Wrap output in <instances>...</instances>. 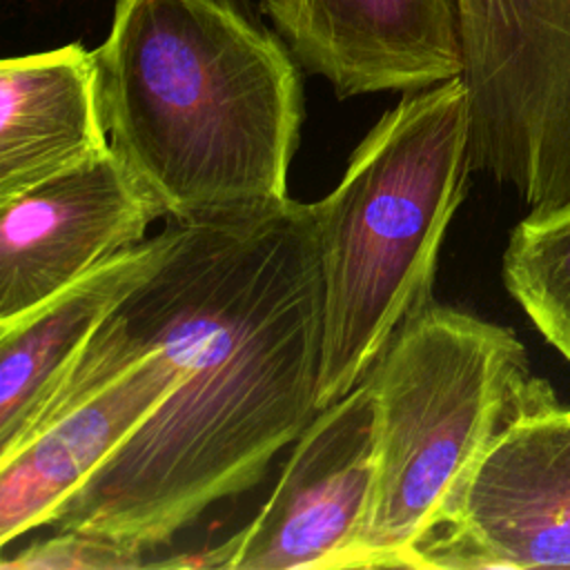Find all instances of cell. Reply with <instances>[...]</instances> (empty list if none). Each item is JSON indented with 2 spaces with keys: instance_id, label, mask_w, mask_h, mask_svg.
<instances>
[{
  "instance_id": "14",
  "label": "cell",
  "mask_w": 570,
  "mask_h": 570,
  "mask_svg": "<svg viewBox=\"0 0 570 570\" xmlns=\"http://www.w3.org/2000/svg\"><path fill=\"white\" fill-rule=\"evenodd\" d=\"M187 568L185 554L163 559L158 550L89 530H53L18 552L2 550L0 570H142Z\"/></svg>"
},
{
  "instance_id": "8",
  "label": "cell",
  "mask_w": 570,
  "mask_h": 570,
  "mask_svg": "<svg viewBox=\"0 0 570 570\" xmlns=\"http://www.w3.org/2000/svg\"><path fill=\"white\" fill-rule=\"evenodd\" d=\"M163 207L114 147L0 203V323L147 240Z\"/></svg>"
},
{
  "instance_id": "7",
  "label": "cell",
  "mask_w": 570,
  "mask_h": 570,
  "mask_svg": "<svg viewBox=\"0 0 570 570\" xmlns=\"http://www.w3.org/2000/svg\"><path fill=\"white\" fill-rule=\"evenodd\" d=\"M379 419V396L365 381L318 410L254 521L189 554V568H356L376 494Z\"/></svg>"
},
{
  "instance_id": "6",
  "label": "cell",
  "mask_w": 570,
  "mask_h": 570,
  "mask_svg": "<svg viewBox=\"0 0 570 570\" xmlns=\"http://www.w3.org/2000/svg\"><path fill=\"white\" fill-rule=\"evenodd\" d=\"M570 568V407L534 376L414 557V570Z\"/></svg>"
},
{
  "instance_id": "5",
  "label": "cell",
  "mask_w": 570,
  "mask_h": 570,
  "mask_svg": "<svg viewBox=\"0 0 570 570\" xmlns=\"http://www.w3.org/2000/svg\"><path fill=\"white\" fill-rule=\"evenodd\" d=\"M470 165L530 212L570 203V0H454Z\"/></svg>"
},
{
  "instance_id": "9",
  "label": "cell",
  "mask_w": 570,
  "mask_h": 570,
  "mask_svg": "<svg viewBox=\"0 0 570 570\" xmlns=\"http://www.w3.org/2000/svg\"><path fill=\"white\" fill-rule=\"evenodd\" d=\"M261 9L338 98L419 91L463 71L454 0H261Z\"/></svg>"
},
{
  "instance_id": "10",
  "label": "cell",
  "mask_w": 570,
  "mask_h": 570,
  "mask_svg": "<svg viewBox=\"0 0 570 570\" xmlns=\"http://www.w3.org/2000/svg\"><path fill=\"white\" fill-rule=\"evenodd\" d=\"M185 376V365L154 345L100 392L0 459V550L47 525Z\"/></svg>"
},
{
  "instance_id": "12",
  "label": "cell",
  "mask_w": 570,
  "mask_h": 570,
  "mask_svg": "<svg viewBox=\"0 0 570 570\" xmlns=\"http://www.w3.org/2000/svg\"><path fill=\"white\" fill-rule=\"evenodd\" d=\"M165 232L120 252L20 318L0 323V459L31 434L91 334L149 276Z\"/></svg>"
},
{
  "instance_id": "3",
  "label": "cell",
  "mask_w": 570,
  "mask_h": 570,
  "mask_svg": "<svg viewBox=\"0 0 570 570\" xmlns=\"http://www.w3.org/2000/svg\"><path fill=\"white\" fill-rule=\"evenodd\" d=\"M461 76L407 91L356 145L316 218L323 345L318 410L352 392L394 332L432 298L439 252L465 196Z\"/></svg>"
},
{
  "instance_id": "4",
  "label": "cell",
  "mask_w": 570,
  "mask_h": 570,
  "mask_svg": "<svg viewBox=\"0 0 570 570\" xmlns=\"http://www.w3.org/2000/svg\"><path fill=\"white\" fill-rule=\"evenodd\" d=\"M534 374L519 336L430 301L365 374L379 396V479L356 568H410Z\"/></svg>"
},
{
  "instance_id": "1",
  "label": "cell",
  "mask_w": 570,
  "mask_h": 570,
  "mask_svg": "<svg viewBox=\"0 0 570 570\" xmlns=\"http://www.w3.org/2000/svg\"><path fill=\"white\" fill-rule=\"evenodd\" d=\"M165 249L69 365L31 434L158 345L185 381L51 517L151 550L254 488L318 412L323 285L312 203L167 218ZM24 439V441H27Z\"/></svg>"
},
{
  "instance_id": "2",
  "label": "cell",
  "mask_w": 570,
  "mask_h": 570,
  "mask_svg": "<svg viewBox=\"0 0 570 570\" xmlns=\"http://www.w3.org/2000/svg\"><path fill=\"white\" fill-rule=\"evenodd\" d=\"M94 56L109 142L165 220L289 198L301 65L240 0H116Z\"/></svg>"
},
{
  "instance_id": "11",
  "label": "cell",
  "mask_w": 570,
  "mask_h": 570,
  "mask_svg": "<svg viewBox=\"0 0 570 570\" xmlns=\"http://www.w3.org/2000/svg\"><path fill=\"white\" fill-rule=\"evenodd\" d=\"M109 147L94 51L69 42L0 62V203Z\"/></svg>"
},
{
  "instance_id": "13",
  "label": "cell",
  "mask_w": 570,
  "mask_h": 570,
  "mask_svg": "<svg viewBox=\"0 0 570 570\" xmlns=\"http://www.w3.org/2000/svg\"><path fill=\"white\" fill-rule=\"evenodd\" d=\"M501 276L537 332L570 363V203L528 212L514 225Z\"/></svg>"
}]
</instances>
